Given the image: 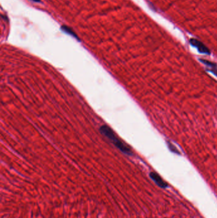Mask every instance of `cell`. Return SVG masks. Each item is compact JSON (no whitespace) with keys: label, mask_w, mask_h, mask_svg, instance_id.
<instances>
[{"label":"cell","mask_w":217,"mask_h":218,"mask_svg":"<svg viewBox=\"0 0 217 218\" xmlns=\"http://www.w3.org/2000/svg\"><path fill=\"white\" fill-rule=\"evenodd\" d=\"M100 132L101 133L104 135L107 138H109L110 141L113 143L115 146L119 149L124 154L131 156L132 155V151L131 148L128 147L125 143L122 142L118 138L115 133L113 132L112 129L106 125H103L100 128Z\"/></svg>","instance_id":"obj_1"},{"label":"cell","mask_w":217,"mask_h":218,"mask_svg":"<svg viewBox=\"0 0 217 218\" xmlns=\"http://www.w3.org/2000/svg\"><path fill=\"white\" fill-rule=\"evenodd\" d=\"M190 43L192 46L197 48L199 53L207 54H210V51L207 47H206L202 42H201V41H199L198 40L192 38L190 40Z\"/></svg>","instance_id":"obj_2"},{"label":"cell","mask_w":217,"mask_h":218,"mask_svg":"<svg viewBox=\"0 0 217 218\" xmlns=\"http://www.w3.org/2000/svg\"><path fill=\"white\" fill-rule=\"evenodd\" d=\"M150 177L156 183L157 186L162 188H166L168 187L167 183L165 182L162 177L158 174L156 172H151L150 174Z\"/></svg>","instance_id":"obj_3"},{"label":"cell","mask_w":217,"mask_h":218,"mask_svg":"<svg viewBox=\"0 0 217 218\" xmlns=\"http://www.w3.org/2000/svg\"><path fill=\"white\" fill-rule=\"evenodd\" d=\"M167 144H168L169 149H170V150H171V152H173L174 153H176V154H180V153L178 150V149H177V147H175L171 142L167 141Z\"/></svg>","instance_id":"obj_4"},{"label":"cell","mask_w":217,"mask_h":218,"mask_svg":"<svg viewBox=\"0 0 217 218\" xmlns=\"http://www.w3.org/2000/svg\"><path fill=\"white\" fill-rule=\"evenodd\" d=\"M62 29H63V31H64V32H65L66 33H68V34H69V35H71V36H74V37H75V38H77V36L76 35V34L73 32V31H72V29H70V28H69L68 27H67V26H62Z\"/></svg>","instance_id":"obj_5"},{"label":"cell","mask_w":217,"mask_h":218,"mask_svg":"<svg viewBox=\"0 0 217 218\" xmlns=\"http://www.w3.org/2000/svg\"><path fill=\"white\" fill-rule=\"evenodd\" d=\"M31 1H33V2H37V3H38V2H40V0H31Z\"/></svg>","instance_id":"obj_6"}]
</instances>
